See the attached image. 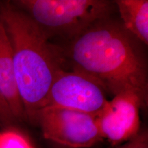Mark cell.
I'll return each instance as SVG.
<instances>
[{"label":"cell","instance_id":"6da1fadb","mask_svg":"<svg viewBox=\"0 0 148 148\" xmlns=\"http://www.w3.org/2000/svg\"><path fill=\"white\" fill-rule=\"evenodd\" d=\"M130 35L123 25L106 18L73 38L68 53L73 69L92 77L106 92L114 96L130 90L146 106L147 69Z\"/></svg>","mask_w":148,"mask_h":148},{"label":"cell","instance_id":"7a4b0ae2","mask_svg":"<svg viewBox=\"0 0 148 148\" xmlns=\"http://www.w3.org/2000/svg\"><path fill=\"white\" fill-rule=\"evenodd\" d=\"M0 19L12 46L14 78L26 121L33 124L62 69L60 58L43 31L13 3L0 5Z\"/></svg>","mask_w":148,"mask_h":148},{"label":"cell","instance_id":"3957f363","mask_svg":"<svg viewBox=\"0 0 148 148\" xmlns=\"http://www.w3.org/2000/svg\"><path fill=\"white\" fill-rule=\"evenodd\" d=\"M15 5L37 24L48 38L72 40L97 21L108 18L114 2L103 0H19Z\"/></svg>","mask_w":148,"mask_h":148},{"label":"cell","instance_id":"277c9868","mask_svg":"<svg viewBox=\"0 0 148 148\" xmlns=\"http://www.w3.org/2000/svg\"><path fill=\"white\" fill-rule=\"evenodd\" d=\"M33 124L42 136L71 148H88L102 140L95 115L64 108L45 106L37 112Z\"/></svg>","mask_w":148,"mask_h":148},{"label":"cell","instance_id":"5b68a950","mask_svg":"<svg viewBox=\"0 0 148 148\" xmlns=\"http://www.w3.org/2000/svg\"><path fill=\"white\" fill-rule=\"evenodd\" d=\"M106 92L86 74L62 68L53 79L43 107H59L96 116L108 101Z\"/></svg>","mask_w":148,"mask_h":148},{"label":"cell","instance_id":"8992f818","mask_svg":"<svg viewBox=\"0 0 148 148\" xmlns=\"http://www.w3.org/2000/svg\"><path fill=\"white\" fill-rule=\"evenodd\" d=\"M145 106L134 92L127 90L114 95L95 116L102 139L118 146L132 139L140 131V110Z\"/></svg>","mask_w":148,"mask_h":148},{"label":"cell","instance_id":"52a82bcc","mask_svg":"<svg viewBox=\"0 0 148 148\" xmlns=\"http://www.w3.org/2000/svg\"><path fill=\"white\" fill-rule=\"evenodd\" d=\"M0 92L7 101L16 118L27 121L18 95L14 73L12 46L8 35L0 19Z\"/></svg>","mask_w":148,"mask_h":148},{"label":"cell","instance_id":"ba28073f","mask_svg":"<svg viewBox=\"0 0 148 148\" xmlns=\"http://www.w3.org/2000/svg\"><path fill=\"white\" fill-rule=\"evenodd\" d=\"M114 4L119 10L123 27L129 34L147 45V0H116Z\"/></svg>","mask_w":148,"mask_h":148},{"label":"cell","instance_id":"9c48e42d","mask_svg":"<svg viewBox=\"0 0 148 148\" xmlns=\"http://www.w3.org/2000/svg\"><path fill=\"white\" fill-rule=\"evenodd\" d=\"M0 148H36L29 136L16 126L0 129Z\"/></svg>","mask_w":148,"mask_h":148},{"label":"cell","instance_id":"30bf717a","mask_svg":"<svg viewBox=\"0 0 148 148\" xmlns=\"http://www.w3.org/2000/svg\"><path fill=\"white\" fill-rule=\"evenodd\" d=\"M19 121L12 112L9 105L0 92V129L16 126Z\"/></svg>","mask_w":148,"mask_h":148},{"label":"cell","instance_id":"8fae6325","mask_svg":"<svg viewBox=\"0 0 148 148\" xmlns=\"http://www.w3.org/2000/svg\"><path fill=\"white\" fill-rule=\"evenodd\" d=\"M115 148H148L147 130H140L137 135L125 143L116 146Z\"/></svg>","mask_w":148,"mask_h":148}]
</instances>
